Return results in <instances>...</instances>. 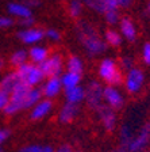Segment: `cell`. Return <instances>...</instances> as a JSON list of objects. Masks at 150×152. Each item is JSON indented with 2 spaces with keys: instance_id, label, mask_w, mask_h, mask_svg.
I'll return each instance as SVG.
<instances>
[{
  "instance_id": "8d00e7d4",
  "label": "cell",
  "mask_w": 150,
  "mask_h": 152,
  "mask_svg": "<svg viewBox=\"0 0 150 152\" xmlns=\"http://www.w3.org/2000/svg\"><path fill=\"white\" fill-rule=\"evenodd\" d=\"M23 4H26V6L30 7V8H34V7L41 6V1H39V0H25Z\"/></svg>"
},
{
  "instance_id": "b9f144b4",
  "label": "cell",
  "mask_w": 150,
  "mask_h": 152,
  "mask_svg": "<svg viewBox=\"0 0 150 152\" xmlns=\"http://www.w3.org/2000/svg\"><path fill=\"white\" fill-rule=\"evenodd\" d=\"M0 152H4V151H3V149H1V148H0Z\"/></svg>"
},
{
  "instance_id": "603a6c76",
  "label": "cell",
  "mask_w": 150,
  "mask_h": 152,
  "mask_svg": "<svg viewBox=\"0 0 150 152\" xmlns=\"http://www.w3.org/2000/svg\"><path fill=\"white\" fill-rule=\"evenodd\" d=\"M27 61H28V52L23 50V49H19V50L14 52L11 54V57H9V64L12 66H15V68L20 66L22 64L27 63Z\"/></svg>"
},
{
  "instance_id": "ab89813d",
  "label": "cell",
  "mask_w": 150,
  "mask_h": 152,
  "mask_svg": "<svg viewBox=\"0 0 150 152\" xmlns=\"http://www.w3.org/2000/svg\"><path fill=\"white\" fill-rule=\"evenodd\" d=\"M111 152H127V149H126L125 147H119V148L114 149V151H111Z\"/></svg>"
},
{
  "instance_id": "277c9868",
  "label": "cell",
  "mask_w": 150,
  "mask_h": 152,
  "mask_svg": "<svg viewBox=\"0 0 150 152\" xmlns=\"http://www.w3.org/2000/svg\"><path fill=\"white\" fill-rule=\"evenodd\" d=\"M39 68L45 73L46 77H53V76H61L64 73V60L61 54L54 53L49 54L43 63L39 64Z\"/></svg>"
},
{
  "instance_id": "52a82bcc",
  "label": "cell",
  "mask_w": 150,
  "mask_h": 152,
  "mask_svg": "<svg viewBox=\"0 0 150 152\" xmlns=\"http://www.w3.org/2000/svg\"><path fill=\"white\" fill-rule=\"evenodd\" d=\"M150 142V122L145 124L127 145V152H142Z\"/></svg>"
},
{
  "instance_id": "7bdbcfd3",
  "label": "cell",
  "mask_w": 150,
  "mask_h": 152,
  "mask_svg": "<svg viewBox=\"0 0 150 152\" xmlns=\"http://www.w3.org/2000/svg\"><path fill=\"white\" fill-rule=\"evenodd\" d=\"M142 152H150V151H142Z\"/></svg>"
},
{
  "instance_id": "83f0119b",
  "label": "cell",
  "mask_w": 150,
  "mask_h": 152,
  "mask_svg": "<svg viewBox=\"0 0 150 152\" xmlns=\"http://www.w3.org/2000/svg\"><path fill=\"white\" fill-rule=\"evenodd\" d=\"M104 19L108 25L114 26V25H118L120 22V16H119L118 10H108L104 12Z\"/></svg>"
},
{
  "instance_id": "ffe728a7",
  "label": "cell",
  "mask_w": 150,
  "mask_h": 152,
  "mask_svg": "<svg viewBox=\"0 0 150 152\" xmlns=\"http://www.w3.org/2000/svg\"><path fill=\"white\" fill-rule=\"evenodd\" d=\"M59 77H61L62 87L65 90L72 88V87H76V86H78L80 84V82H81V75L75 73V72H69V71H66L65 73H62Z\"/></svg>"
},
{
  "instance_id": "d6986e66",
  "label": "cell",
  "mask_w": 150,
  "mask_h": 152,
  "mask_svg": "<svg viewBox=\"0 0 150 152\" xmlns=\"http://www.w3.org/2000/svg\"><path fill=\"white\" fill-rule=\"evenodd\" d=\"M42 96H43V92H42L41 87H31L25 99V110L34 107L38 102L42 101Z\"/></svg>"
},
{
  "instance_id": "7c38bea8",
  "label": "cell",
  "mask_w": 150,
  "mask_h": 152,
  "mask_svg": "<svg viewBox=\"0 0 150 152\" xmlns=\"http://www.w3.org/2000/svg\"><path fill=\"white\" fill-rule=\"evenodd\" d=\"M53 110V102L50 99H42L39 101L34 107H31V111H30V120L37 121V120H42Z\"/></svg>"
},
{
  "instance_id": "5b68a950",
  "label": "cell",
  "mask_w": 150,
  "mask_h": 152,
  "mask_svg": "<svg viewBox=\"0 0 150 152\" xmlns=\"http://www.w3.org/2000/svg\"><path fill=\"white\" fill-rule=\"evenodd\" d=\"M84 88H85V102H87V104L93 110L97 109L104 101L103 99L104 87L99 82L92 80V82H89L85 86Z\"/></svg>"
},
{
  "instance_id": "1f68e13d",
  "label": "cell",
  "mask_w": 150,
  "mask_h": 152,
  "mask_svg": "<svg viewBox=\"0 0 150 152\" xmlns=\"http://www.w3.org/2000/svg\"><path fill=\"white\" fill-rule=\"evenodd\" d=\"M45 37H47L51 41H59L61 39V34L56 28H49L47 31H45Z\"/></svg>"
},
{
  "instance_id": "3957f363",
  "label": "cell",
  "mask_w": 150,
  "mask_h": 152,
  "mask_svg": "<svg viewBox=\"0 0 150 152\" xmlns=\"http://www.w3.org/2000/svg\"><path fill=\"white\" fill-rule=\"evenodd\" d=\"M16 73L22 79V82L26 83L27 86H30V87H37L46 77L45 73L42 72V69L39 68V65L31 63V61L30 63L27 61V63L22 64L20 66H18L16 68Z\"/></svg>"
},
{
  "instance_id": "e575fe53",
  "label": "cell",
  "mask_w": 150,
  "mask_h": 152,
  "mask_svg": "<svg viewBox=\"0 0 150 152\" xmlns=\"http://www.w3.org/2000/svg\"><path fill=\"white\" fill-rule=\"evenodd\" d=\"M104 8H106V11H108V10H118L119 8L118 0H104Z\"/></svg>"
},
{
  "instance_id": "8fae6325",
  "label": "cell",
  "mask_w": 150,
  "mask_h": 152,
  "mask_svg": "<svg viewBox=\"0 0 150 152\" xmlns=\"http://www.w3.org/2000/svg\"><path fill=\"white\" fill-rule=\"evenodd\" d=\"M45 37V31L42 28H35V27H28L23 28L22 31L18 33V38L23 44L26 45H34L38 44L42 38Z\"/></svg>"
},
{
  "instance_id": "4316f807",
  "label": "cell",
  "mask_w": 150,
  "mask_h": 152,
  "mask_svg": "<svg viewBox=\"0 0 150 152\" xmlns=\"http://www.w3.org/2000/svg\"><path fill=\"white\" fill-rule=\"evenodd\" d=\"M85 6H88L91 10L96 11V12L104 14L106 8H104V0H81Z\"/></svg>"
},
{
  "instance_id": "8992f818",
  "label": "cell",
  "mask_w": 150,
  "mask_h": 152,
  "mask_svg": "<svg viewBox=\"0 0 150 152\" xmlns=\"http://www.w3.org/2000/svg\"><path fill=\"white\" fill-rule=\"evenodd\" d=\"M125 87L130 94H138L145 84V73L139 68H131L125 76Z\"/></svg>"
},
{
  "instance_id": "74e56055",
  "label": "cell",
  "mask_w": 150,
  "mask_h": 152,
  "mask_svg": "<svg viewBox=\"0 0 150 152\" xmlns=\"http://www.w3.org/2000/svg\"><path fill=\"white\" fill-rule=\"evenodd\" d=\"M133 4V0H118V6L122 8H127Z\"/></svg>"
},
{
  "instance_id": "f546056e",
  "label": "cell",
  "mask_w": 150,
  "mask_h": 152,
  "mask_svg": "<svg viewBox=\"0 0 150 152\" xmlns=\"http://www.w3.org/2000/svg\"><path fill=\"white\" fill-rule=\"evenodd\" d=\"M9 102V94L0 88V111H3Z\"/></svg>"
},
{
  "instance_id": "836d02e7",
  "label": "cell",
  "mask_w": 150,
  "mask_h": 152,
  "mask_svg": "<svg viewBox=\"0 0 150 152\" xmlns=\"http://www.w3.org/2000/svg\"><path fill=\"white\" fill-rule=\"evenodd\" d=\"M14 25V19L9 16H0V28H6Z\"/></svg>"
},
{
  "instance_id": "d590c367",
  "label": "cell",
  "mask_w": 150,
  "mask_h": 152,
  "mask_svg": "<svg viewBox=\"0 0 150 152\" xmlns=\"http://www.w3.org/2000/svg\"><path fill=\"white\" fill-rule=\"evenodd\" d=\"M9 134H11V132H9L8 129H0V145L8 139Z\"/></svg>"
},
{
  "instance_id": "ba28073f",
  "label": "cell",
  "mask_w": 150,
  "mask_h": 152,
  "mask_svg": "<svg viewBox=\"0 0 150 152\" xmlns=\"http://www.w3.org/2000/svg\"><path fill=\"white\" fill-rule=\"evenodd\" d=\"M99 120L101 121V125L104 129L108 132H112L116 128V113L112 107H109L108 104L101 103L97 109H95Z\"/></svg>"
},
{
  "instance_id": "f1b7e54d",
  "label": "cell",
  "mask_w": 150,
  "mask_h": 152,
  "mask_svg": "<svg viewBox=\"0 0 150 152\" xmlns=\"http://www.w3.org/2000/svg\"><path fill=\"white\" fill-rule=\"evenodd\" d=\"M119 66L125 71H130L131 68H134V60H133V57L130 56H123L119 61Z\"/></svg>"
},
{
  "instance_id": "e0dca14e",
  "label": "cell",
  "mask_w": 150,
  "mask_h": 152,
  "mask_svg": "<svg viewBox=\"0 0 150 152\" xmlns=\"http://www.w3.org/2000/svg\"><path fill=\"white\" fill-rule=\"evenodd\" d=\"M47 57H49V50L43 46H33L28 50V60L38 65L43 63Z\"/></svg>"
},
{
  "instance_id": "7a4b0ae2",
  "label": "cell",
  "mask_w": 150,
  "mask_h": 152,
  "mask_svg": "<svg viewBox=\"0 0 150 152\" xmlns=\"http://www.w3.org/2000/svg\"><path fill=\"white\" fill-rule=\"evenodd\" d=\"M99 76L108 86H115V87L120 86L125 80L122 68L114 58H109V57L103 58L101 63L99 64Z\"/></svg>"
},
{
  "instance_id": "7402d4cb",
  "label": "cell",
  "mask_w": 150,
  "mask_h": 152,
  "mask_svg": "<svg viewBox=\"0 0 150 152\" xmlns=\"http://www.w3.org/2000/svg\"><path fill=\"white\" fill-rule=\"evenodd\" d=\"M66 69H68L69 72H75V73H78V75H83V72H84L83 60L80 57L72 54V56L68 58V61H66Z\"/></svg>"
},
{
  "instance_id": "cb8c5ba5",
  "label": "cell",
  "mask_w": 150,
  "mask_h": 152,
  "mask_svg": "<svg viewBox=\"0 0 150 152\" xmlns=\"http://www.w3.org/2000/svg\"><path fill=\"white\" fill-rule=\"evenodd\" d=\"M122 34L120 33H118L116 30H114V28H108V30H106V33H104V39H106V42L109 45V46H119V45L122 44Z\"/></svg>"
},
{
  "instance_id": "44dd1931",
  "label": "cell",
  "mask_w": 150,
  "mask_h": 152,
  "mask_svg": "<svg viewBox=\"0 0 150 152\" xmlns=\"http://www.w3.org/2000/svg\"><path fill=\"white\" fill-rule=\"evenodd\" d=\"M134 139V133H133V128L128 124H123L119 132V141H120V147L127 148V145L131 142V140Z\"/></svg>"
},
{
  "instance_id": "9a60e30c",
  "label": "cell",
  "mask_w": 150,
  "mask_h": 152,
  "mask_svg": "<svg viewBox=\"0 0 150 152\" xmlns=\"http://www.w3.org/2000/svg\"><path fill=\"white\" fill-rule=\"evenodd\" d=\"M119 27H120V34L123 38H126L127 41H135L137 38V28L135 25L130 18H122L119 22Z\"/></svg>"
},
{
  "instance_id": "4dcf8cb0",
  "label": "cell",
  "mask_w": 150,
  "mask_h": 152,
  "mask_svg": "<svg viewBox=\"0 0 150 152\" xmlns=\"http://www.w3.org/2000/svg\"><path fill=\"white\" fill-rule=\"evenodd\" d=\"M142 60L146 65H150V42H146L142 48Z\"/></svg>"
},
{
  "instance_id": "30bf717a",
  "label": "cell",
  "mask_w": 150,
  "mask_h": 152,
  "mask_svg": "<svg viewBox=\"0 0 150 152\" xmlns=\"http://www.w3.org/2000/svg\"><path fill=\"white\" fill-rule=\"evenodd\" d=\"M42 92H43V96L47 99L56 98L57 95L61 92L62 87V82H61V77L59 76H53V77H47V80L43 83V86L41 87Z\"/></svg>"
},
{
  "instance_id": "9c48e42d",
  "label": "cell",
  "mask_w": 150,
  "mask_h": 152,
  "mask_svg": "<svg viewBox=\"0 0 150 152\" xmlns=\"http://www.w3.org/2000/svg\"><path fill=\"white\" fill-rule=\"evenodd\" d=\"M103 99L106 104H108L109 107H112L114 110H119L123 107L125 104V96L122 92L116 88L115 86H108L107 84L103 90Z\"/></svg>"
},
{
  "instance_id": "f35d334b",
  "label": "cell",
  "mask_w": 150,
  "mask_h": 152,
  "mask_svg": "<svg viewBox=\"0 0 150 152\" xmlns=\"http://www.w3.org/2000/svg\"><path fill=\"white\" fill-rule=\"evenodd\" d=\"M54 152H73V149H72L70 145H61V147H58Z\"/></svg>"
},
{
  "instance_id": "5bb4252c",
  "label": "cell",
  "mask_w": 150,
  "mask_h": 152,
  "mask_svg": "<svg viewBox=\"0 0 150 152\" xmlns=\"http://www.w3.org/2000/svg\"><path fill=\"white\" fill-rule=\"evenodd\" d=\"M22 83V79L19 77V75L16 73V71L14 72H9L7 75H4L1 79H0V88L4 90L6 92L11 94V92L15 90V87L18 84Z\"/></svg>"
},
{
  "instance_id": "484cf974",
  "label": "cell",
  "mask_w": 150,
  "mask_h": 152,
  "mask_svg": "<svg viewBox=\"0 0 150 152\" xmlns=\"http://www.w3.org/2000/svg\"><path fill=\"white\" fill-rule=\"evenodd\" d=\"M19 152H54L53 147L50 145H39V144H31V145L22 147Z\"/></svg>"
},
{
  "instance_id": "6da1fadb",
  "label": "cell",
  "mask_w": 150,
  "mask_h": 152,
  "mask_svg": "<svg viewBox=\"0 0 150 152\" xmlns=\"http://www.w3.org/2000/svg\"><path fill=\"white\" fill-rule=\"evenodd\" d=\"M76 31H77V37L84 46L88 57L99 56L107 50V42L97 35V31L89 23L78 22Z\"/></svg>"
},
{
  "instance_id": "4fadbf2b",
  "label": "cell",
  "mask_w": 150,
  "mask_h": 152,
  "mask_svg": "<svg viewBox=\"0 0 150 152\" xmlns=\"http://www.w3.org/2000/svg\"><path fill=\"white\" fill-rule=\"evenodd\" d=\"M78 111H80V106H78V104L66 102L62 107H61V110H59V113H58V121L61 124L72 122V121L77 117Z\"/></svg>"
},
{
  "instance_id": "d4e9b609",
  "label": "cell",
  "mask_w": 150,
  "mask_h": 152,
  "mask_svg": "<svg viewBox=\"0 0 150 152\" xmlns=\"http://www.w3.org/2000/svg\"><path fill=\"white\" fill-rule=\"evenodd\" d=\"M83 4L84 3H83L81 0H70L69 1V7H68L69 15L75 19L80 18L83 14Z\"/></svg>"
},
{
  "instance_id": "60d3db41",
  "label": "cell",
  "mask_w": 150,
  "mask_h": 152,
  "mask_svg": "<svg viewBox=\"0 0 150 152\" xmlns=\"http://www.w3.org/2000/svg\"><path fill=\"white\" fill-rule=\"evenodd\" d=\"M3 66H4V60L1 58V57H0V71L3 69Z\"/></svg>"
},
{
  "instance_id": "2e32d148",
  "label": "cell",
  "mask_w": 150,
  "mask_h": 152,
  "mask_svg": "<svg viewBox=\"0 0 150 152\" xmlns=\"http://www.w3.org/2000/svg\"><path fill=\"white\" fill-rule=\"evenodd\" d=\"M65 99L66 102H70V103H81L85 99V88L78 84L76 87L65 90Z\"/></svg>"
},
{
  "instance_id": "d6a6232c",
  "label": "cell",
  "mask_w": 150,
  "mask_h": 152,
  "mask_svg": "<svg viewBox=\"0 0 150 152\" xmlns=\"http://www.w3.org/2000/svg\"><path fill=\"white\" fill-rule=\"evenodd\" d=\"M35 23V19L34 16H26V18H20L19 19V25L23 26L25 28H28V27H33Z\"/></svg>"
},
{
  "instance_id": "ac0fdd59",
  "label": "cell",
  "mask_w": 150,
  "mask_h": 152,
  "mask_svg": "<svg viewBox=\"0 0 150 152\" xmlns=\"http://www.w3.org/2000/svg\"><path fill=\"white\" fill-rule=\"evenodd\" d=\"M8 12L11 14L12 16H16V18H26V16H31V8L27 7L26 4L23 3H9L8 7Z\"/></svg>"
}]
</instances>
